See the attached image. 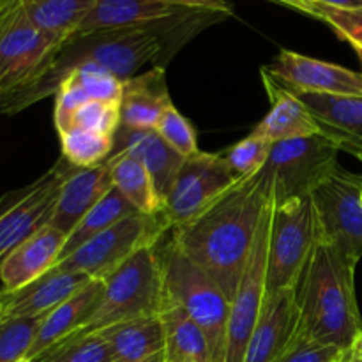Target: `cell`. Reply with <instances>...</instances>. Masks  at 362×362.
I'll list each match as a JSON object with an SVG mask.
<instances>
[{
	"instance_id": "cell-3",
	"label": "cell",
	"mask_w": 362,
	"mask_h": 362,
	"mask_svg": "<svg viewBox=\"0 0 362 362\" xmlns=\"http://www.w3.org/2000/svg\"><path fill=\"white\" fill-rule=\"evenodd\" d=\"M357 264L318 240L297 283L300 334L349 352L362 332L356 297Z\"/></svg>"
},
{
	"instance_id": "cell-45",
	"label": "cell",
	"mask_w": 362,
	"mask_h": 362,
	"mask_svg": "<svg viewBox=\"0 0 362 362\" xmlns=\"http://www.w3.org/2000/svg\"><path fill=\"white\" fill-rule=\"evenodd\" d=\"M163 359H165V354H163V356L154 357V359H151V361H145V362H163ZM110 362H122V361H110Z\"/></svg>"
},
{
	"instance_id": "cell-10",
	"label": "cell",
	"mask_w": 362,
	"mask_h": 362,
	"mask_svg": "<svg viewBox=\"0 0 362 362\" xmlns=\"http://www.w3.org/2000/svg\"><path fill=\"white\" fill-rule=\"evenodd\" d=\"M320 239L354 264L362 258V173L338 166L311 191Z\"/></svg>"
},
{
	"instance_id": "cell-1",
	"label": "cell",
	"mask_w": 362,
	"mask_h": 362,
	"mask_svg": "<svg viewBox=\"0 0 362 362\" xmlns=\"http://www.w3.org/2000/svg\"><path fill=\"white\" fill-rule=\"evenodd\" d=\"M228 16L232 14L219 11L184 9L175 16L152 23L71 35L57 53L55 62L46 76L23 98L18 99L7 113H18L55 94L67 74L85 64L105 67L122 81L136 76L138 71L147 64L165 67L191 37Z\"/></svg>"
},
{
	"instance_id": "cell-21",
	"label": "cell",
	"mask_w": 362,
	"mask_h": 362,
	"mask_svg": "<svg viewBox=\"0 0 362 362\" xmlns=\"http://www.w3.org/2000/svg\"><path fill=\"white\" fill-rule=\"evenodd\" d=\"M260 73L265 92H267V98L271 101V110L255 127V133L267 138L272 144L320 134L313 115L306 108V105L300 101L299 95L279 85L264 69Z\"/></svg>"
},
{
	"instance_id": "cell-24",
	"label": "cell",
	"mask_w": 362,
	"mask_h": 362,
	"mask_svg": "<svg viewBox=\"0 0 362 362\" xmlns=\"http://www.w3.org/2000/svg\"><path fill=\"white\" fill-rule=\"evenodd\" d=\"M184 9L187 7H177L161 0H98L76 34L152 23L175 16Z\"/></svg>"
},
{
	"instance_id": "cell-15",
	"label": "cell",
	"mask_w": 362,
	"mask_h": 362,
	"mask_svg": "<svg viewBox=\"0 0 362 362\" xmlns=\"http://www.w3.org/2000/svg\"><path fill=\"white\" fill-rule=\"evenodd\" d=\"M299 327L297 286L267 293L246 346L244 362H276Z\"/></svg>"
},
{
	"instance_id": "cell-17",
	"label": "cell",
	"mask_w": 362,
	"mask_h": 362,
	"mask_svg": "<svg viewBox=\"0 0 362 362\" xmlns=\"http://www.w3.org/2000/svg\"><path fill=\"white\" fill-rule=\"evenodd\" d=\"M88 281L92 279L81 272H64L52 269L23 288L14 292H0V320L48 315L59 304L74 296L78 290L83 288Z\"/></svg>"
},
{
	"instance_id": "cell-19",
	"label": "cell",
	"mask_w": 362,
	"mask_h": 362,
	"mask_svg": "<svg viewBox=\"0 0 362 362\" xmlns=\"http://www.w3.org/2000/svg\"><path fill=\"white\" fill-rule=\"evenodd\" d=\"M113 187L110 163L90 168H74L60 187L59 200L48 225L69 235L88 211Z\"/></svg>"
},
{
	"instance_id": "cell-36",
	"label": "cell",
	"mask_w": 362,
	"mask_h": 362,
	"mask_svg": "<svg viewBox=\"0 0 362 362\" xmlns=\"http://www.w3.org/2000/svg\"><path fill=\"white\" fill-rule=\"evenodd\" d=\"M69 74L76 78L78 83L87 92L88 99L103 103H119V105L122 101L124 81L105 67L95 66V64H85V66L71 71Z\"/></svg>"
},
{
	"instance_id": "cell-26",
	"label": "cell",
	"mask_w": 362,
	"mask_h": 362,
	"mask_svg": "<svg viewBox=\"0 0 362 362\" xmlns=\"http://www.w3.org/2000/svg\"><path fill=\"white\" fill-rule=\"evenodd\" d=\"M165 329V356L182 359L184 362H212L211 349L204 331L189 318V315L170 296L163 297L159 310Z\"/></svg>"
},
{
	"instance_id": "cell-5",
	"label": "cell",
	"mask_w": 362,
	"mask_h": 362,
	"mask_svg": "<svg viewBox=\"0 0 362 362\" xmlns=\"http://www.w3.org/2000/svg\"><path fill=\"white\" fill-rule=\"evenodd\" d=\"M64 42L35 27L21 0H9L0 13V110L4 113L46 76Z\"/></svg>"
},
{
	"instance_id": "cell-25",
	"label": "cell",
	"mask_w": 362,
	"mask_h": 362,
	"mask_svg": "<svg viewBox=\"0 0 362 362\" xmlns=\"http://www.w3.org/2000/svg\"><path fill=\"white\" fill-rule=\"evenodd\" d=\"M95 334L106 339L112 349L113 361L145 362L163 356L166 350L165 329L159 315L113 325Z\"/></svg>"
},
{
	"instance_id": "cell-14",
	"label": "cell",
	"mask_w": 362,
	"mask_h": 362,
	"mask_svg": "<svg viewBox=\"0 0 362 362\" xmlns=\"http://www.w3.org/2000/svg\"><path fill=\"white\" fill-rule=\"evenodd\" d=\"M262 69L296 95H362V73L338 64L281 49Z\"/></svg>"
},
{
	"instance_id": "cell-32",
	"label": "cell",
	"mask_w": 362,
	"mask_h": 362,
	"mask_svg": "<svg viewBox=\"0 0 362 362\" xmlns=\"http://www.w3.org/2000/svg\"><path fill=\"white\" fill-rule=\"evenodd\" d=\"M28 361V359H27ZM113 354L105 338L90 334L81 339H62L28 362H110Z\"/></svg>"
},
{
	"instance_id": "cell-27",
	"label": "cell",
	"mask_w": 362,
	"mask_h": 362,
	"mask_svg": "<svg viewBox=\"0 0 362 362\" xmlns=\"http://www.w3.org/2000/svg\"><path fill=\"white\" fill-rule=\"evenodd\" d=\"M112 182L126 200L145 216H165V202L158 194L154 180L140 161L127 154L110 156Z\"/></svg>"
},
{
	"instance_id": "cell-38",
	"label": "cell",
	"mask_w": 362,
	"mask_h": 362,
	"mask_svg": "<svg viewBox=\"0 0 362 362\" xmlns=\"http://www.w3.org/2000/svg\"><path fill=\"white\" fill-rule=\"evenodd\" d=\"M87 101H90L87 92L83 90V87H81L80 83H78L76 78H74L73 74H69V76L60 83L59 90L55 92L53 122H55L59 134L66 133L67 129L73 127L74 115H76L78 110H80Z\"/></svg>"
},
{
	"instance_id": "cell-6",
	"label": "cell",
	"mask_w": 362,
	"mask_h": 362,
	"mask_svg": "<svg viewBox=\"0 0 362 362\" xmlns=\"http://www.w3.org/2000/svg\"><path fill=\"white\" fill-rule=\"evenodd\" d=\"M165 293L180 304L191 320L204 331L212 362H225L232 304L221 286L172 240L158 250Z\"/></svg>"
},
{
	"instance_id": "cell-40",
	"label": "cell",
	"mask_w": 362,
	"mask_h": 362,
	"mask_svg": "<svg viewBox=\"0 0 362 362\" xmlns=\"http://www.w3.org/2000/svg\"><path fill=\"white\" fill-rule=\"evenodd\" d=\"M161 2L172 4L177 7H187V9H209L233 14L232 2H226V0H161Z\"/></svg>"
},
{
	"instance_id": "cell-13",
	"label": "cell",
	"mask_w": 362,
	"mask_h": 362,
	"mask_svg": "<svg viewBox=\"0 0 362 362\" xmlns=\"http://www.w3.org/2000/svg\"><path fill=\"white\" fill-rule=\"evenodd\" d=\"M235 182L221 154L197 152L184 159L165 202V219L170 230L197 218Z\"/></svg>"
},
{
	"instance_id": "cell-37",
	"label": "cell",
	"mask_w": 362,
	"mask_h": 362,
	"mask_svg": "<svg viewBox=\"0 0 362 362\" xmlns=\"http://www.w3.org/2000/svg\"><path fill=\"white\" fill-rule=\"evenodd\" d=\"M73 127H81V129L113 136L120 127V105L90 99L76 112Z\"/></svg>"
},
{
	"instance_id": "cell-9",
	"label": "cell",
	"mask_w": 362,
	"mask_h": 362,
	"mask_svg": "<svg viewBox=\"0 0 362 362\" xmlns=\"http://www.w3.org/2000/svg\"><path fill=\"white\" fill-rule=\"evenodd\" d=\"M168 230L165 216H145L136 212L95 235L69 257L57 262L53 269L81 272L90 279L105 281L141 247L158 244Z\"/></svg>"
},
{
	"instance_id": "cell-22",
	"label": "cell",
	"mask_w": 362,
	"mask_h": 362,
	"mask_svg": "<svg viewBox=\"0 0 362 362\" xmlns=\"http://www.w3.org/2000/svg\"><path fill=\"white\" fill-rule=\"evenodd\" d=\"M173 105L165 67L154 66L124 81L120 101V126L131 129H156L165 110Z\"/></svg>"
},
{
	"instance_id": "cell-31",
	"label": "cell",
	"mask_w": 362,
	"mask_h": 362,
	"mask_svg": "<svg viewBox=\"0 0 362 362\" xmlns=\"http://www.w3.org/2000/svg\"><path fill=\"white\" fill-rule=\"evenodd\" d=\"M272 145L274 144L271 140L253 131L246 138L221 152V156L225 158L230 172L237 180L251 179L265 166L269 156H271Z\"/></svg>"
},
{
	"instance_id": "cell-23",
	"label": "cell",
	"mask_w": 362,
	"mask_h": 362,
	"mask_svg": "<svg viewBox=\"0 0 362 362\" xmlns=\"http://www.w3.org/2000/svg\"><path fill=\"white\" fill-rule=\"evenodd\" d=\"M103 290H105V281L92 279L83 288L78 290L74 296H71L69 299L59 304L55 310L49 311L39 325L27 359H34L35 356L45 352L52 345L73 336L94 313L103 296Z\"/></svg>"
},
{
	"instance_id": "cell-33",
	"label": "cell",
	"mask_w": 362,
	"mask_h": 362,
	"mask_svg": "<svg viewBox=\"0 0 362 362\" xmlns=\"http://www.w3.org/2000/svg\"><path fill=\"white\" fill-rule=\"evenodd\" d=\"M20 317L0 320V362H21L27 359L42 318Z\"/></svg>"
},
{
	"instance_id": "cell-30",
	"label": "cell",
	"mask_w": 362,
	"mask_h": 362,
	"mask_svg": "<svg viewBox=\"0 0 362 362\" xmlns=\"http://www.w3.org/2000/svg\"><path fill=\"white\" fill-rule=\"evenodd\" d=\"M62 158L74 168H90L110 159L113 152V136L95 131L71 127L59 134Z\"/></svg>"
},
{
	"instance_id": "cell-11",
	"label": "cell",
	"mask_w": 362,
	"mask_h": 362,
	"mask_svg": "<svg viewBox=\"0 0 362 362\" xmlns=\"http://www.w3.org/2000/svg\"><path fill=\"white\" fill-rule=\"evenodd\" d=\"M73 170V165L60 158L37 180L0 198V264L11 251L48 225L62 182Z\"/></svg>"
},
{
	"instance_id": "cell-4",
	"label": "cell",
	"mask_w": 362,
	"mask_h": 362,
	"mask_svg": "<svg viewBox=\"0 0 362 362\" xmlns=\"http://www.w3.org/2000/svg\"><path fill=\"white\" fill-rule=\"evenodd\" d=\"M163 297L165 283L158 244L141 247L105 279V290L94 313L66 339L87 338L113 325L156 317L161 310Z\"/></svg>"
},
{
	"instance_id": "cell-8",
	"label": "cell",
	"mask_w": 362,
	"mask_h": 362,
	"mask_svg": "<svg viewBox=\"0 0 362 362\" xmlns=\"http://www.w3.org/2000/svg\"><path fill=\"white\" fill-rule=\"evenodd\" d=\"M338 154L339 148L322 134L278 141L257 177L265 184L274 204L310 197L338 168Z\"/></svg>"
},
{
	"instance_id": "cell-18",
	"label": "cell",
	"mask_w": 362,
	"mask_h": 362,
	"mask_svg": "<svg viewBox=\"0 0 362 362\" xmlns=\"http://www.w3.org/2000/svg\"><path fill=\"white\" fill-rule=\"evenodd\" d=\"M66 237L57 228L46 225L11 251L0 264L2 292L23 288L52 271L62 255Z\"/></svg>"
},
{
	"instance_id": "cell-16",
	"label": "cell",
	"mask_w": 362,
	"mask_h": 362,
	"mask_svg": "<svg viewBox=\"0 0 362 362\" xmlns=\"http://www.w3.org/2000/svg\"><path fill=\"white\" fill-rule=\"evenodd\" d=\"M322 136L362 163V95L303 94Z\"/></svg>"
},
{
	"instance_id": "cell-29",
	"label": "cell",
	"mask_w": 362,
	"mask_h": 362,
	"mask_svg": "<svg viewBox=\"0 0 362 362\" xmlns=\"http://www.w3.org/2000/svg\"><path fill=\"white\" fill-rule=\"evenodd\" d=\"M136 209L126 200V197H122L119 189L115 186L90 209V211L85 214V218L74 226L73 232L66 237V244H64L62 255H60L59 260L69 257L71 253L78 250V247L83 246L85 243H88L90 239H94L95 235L103 233L105 230L112 228L113 225H117L119 221H122L124 218H129V216L136 214Z\"/></svg>"
},
{
	"instance_id": "cell-44",
	"label": "cell",
	"mask_w": 362,
	"mask_h": 362,
	"mask_svg": "<svg viewBox=\"0 0 362 362\" xmlns=\"http://www.w3.org/2000/svg\"><path fill=\"white\" fill-rule=\"evenodd\" d=\"M350 350H359V352H362V332H361L359 338H357V341L354 343V346Z\"/></svg>"
},
{
	"instance_id": "cell-12",
	"label": "cell",
	"mask_w": 362,
	"mask_h": 362,
	"mask_svg": "<svg viewBox=\"0 0 362 362\" xmlns=\"http://www.w3.org/2000/svg\"><path fill=\"white\" fill-rule=\"evenodd\" d=\"M272 202L267 205L251 247L246 269L243 272L237 292L232 299L228 324V341H226L225 362H244L246 346L250 343L253 329L260 317L262 306L267 297V258L269 233H271Z\"/></svg>"
},
{
	"instance_id": "cell-35",
	"label": "cell",
	"mask_w": 362,
	"mask_h": 362,
	"mask_svg": "<svg viewBox=\"0 0 362 362\" xmlns=\"http://www.w3.org/2000/svg\"><path fill=\"white\" fill-rule=\"evenodd\" d=\"M156 131L184 159L191 158L197 152H200L198 151V140L197 133H194V127L191 126L189 120L173 105H170L165 110V113L159 119L158 126H156Z\"/></svg>"
},
{
	"instance_id": "cell-47",
	"label": "cell",
	"mask_w": 362,
	"mask_h": 362,
	"mask_svg": "<svg viewBox=\"0 0 362 362\" xmlns=\"http://www.w3.org/2000/svg\"><path fill=\"white\" fill-rule=\"evenodd\" d=\"M7 4H9V0H0V13H2L4 7H6Z\"/></svg>"
},
{
	"instance_id": "cell-43",
	"label": "cell",
	"mask_w": 362,
	"mask_h": 362,
	"mask_svg": "<svg viewBox=\"0 0 362 362\" xmlns=\"http://www.w3.org/2000/svg\"><path fill=\"white\" fill-rule=\"evenodd\" d=\"M343 362H362V352L359 350H349L343 357Z\"/></svg>"
},
{
	"instance_id": "cell-39",
	"label": "cell",
	"mask_w": 362,
	"mask_h": 362,
	"mask_svg": "<svg viewBox=\"0 0 362 362\" xmlns=\"http://www.w3.org/2000/svg\"><path fill=\"white\" fill-rule=\"evenodd\" d=\"M345 354L338 346L322 345L297 331L292 343L276 362H341Z\"/></svg>"
},
{
	"instance_id": "cell-7",
	"label": "cell",
	"mask_w": 362,
	"mask_h": 362,
	"mask_svg": "<svg viewBox=\"0 0 362 362\" xmlns=\"http://www.w3.org/2000/svg\"><path fill=\"white\" fill-rule=\"evenodd\" d=\"M320 240L311 197L274 204L269 233L267 293L297 286Z\"/></svg>"
},
{
	"instance_id": "cell-20",
	"label": "cell",
	"mask_w": 362,
	"mask_h": 362,
	"mask_svg": "<svg viewBox=\"0 0 362 362\" xmlns=\"http://www.w3.org/2000/svg\"><path fill=\"white\" fill-rule=\"evenodd\" d=\"M127 154L140 161L154 180V186L163 202H166L184 158L177 154L156 129H131L120 126L113 134V152Z\"/></svg>"
},
{
	"instance_id": "cell-28",
	"label": "cell",
	"mask_w": 362,
	"mask_h": 362,
	"mask_svg": "<svg viewBox=\"0 0 362 362\" xmlns=\"http://www.w3.org/2000/svg\"><path fill=\"white\" fill-rule=\"evenodd\" d=\"M95 2L98 0H21L32 23L62 41L76 34Z\"/></svg>"
},
{
	"instance_id": "cell-41",
	"label": "cell",
	"mask_w": 362,
	"mask_h": 362,
	"mask_svg": "<svg viewBox=\"0 0 362 362\" xmlns=\"http://www.w3.org/2000/svg\"><path fill=\"white\" fill-rule=\"evenodd\" d=\"M313 6H329V7H343V9H354V7H362V0H308Z\"/></svg>"
},
{
	"instance_id": "cell-49",
	"label": "cell",
	"mask_w": 362,
	"mask_h": 362,
	"mask_svg": "<svg viewBox=\"0 0 362 362\" xmlns=\"http://www.w3.org/2000/svg\"><path fill=\"white\" fill-rule=\"evenodd\" d=\"M341 362H343V361H341Z\"/></svg>"
},
{
	"instance_id": "cell-34",
	"label": "cell",
	"mask_w": 362,
	"mask_h": 362,
	"mask_svg": "<svg viewBox=\"0 0 362 362\" xmlns=\"http://www.w3.org/2000/svg\"><path fill=\"white\" fill-rule=\"evenodd\" d=\"M313 18L327 23L332 30L356 49L362 64V7L343 9L313 4Z\"/></svg>"
},
{
	"instance_id": "cell-42",
	"label": "cell",
	"mask_w": 362,
	"mask_h": 362,
	"mask_svg": "<svg viewBox=\"0 0 362 362\" xmlns=\"http://www.w3.org/2000/svg\"><path fill=\"white\" fill-rule=\"evenodd\" d=\"M274 2L290 7V9L299 11L303 14H308V16H313V7H311V4L308 0H274Z\"/></svg>"
},
{
	"instance_id": "cell-48",
	"label": "cell",
	"mask_w": 362,
	"mask_h": 362,
	"mask_svg": "<svg viewBox=\"0 0 362 362\" xmlns=\"http://www.w3.org/2000/svg\"><path fill=\"white\" fill-rule=\"evenodd\" d=\"M21 362H28V361H27V359H23V361H21Z\"/></svg>"
},
{
	"instance_id": "cell-46",
	"label": "cell",
	"mask_w": 362,
	"mask_h": 362,
	"mask_svg": "<svg viewBox=\"0 0 362 362\" xmlns=\"http://www.w3.org/2000/svg\"><path fill=\"white\" fill-rule=\"evenodd\" d=\"M163 362H184V361L182 359H175V357L165 356V359H163Z\"/></svg>"
},
{
	"instance_id": "cell-2",
	"label": "cell",
	"mask_w": 362,
	"mask_h": 362,
	"mask_svg": "<svg viewBox=\"0 0 362 362\" xmlns=\"http://www.w3.org/2000/svg\"><path fill=\"white\" fill-rule=\"evenodd\" d=\"M271 202L269 189L255 175L237 180L197 218L172 228L170 240L221 286L230 303Z\"/></svg>"
}]
</instances>
